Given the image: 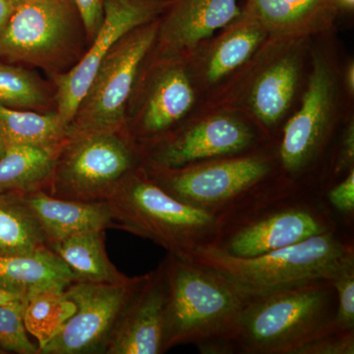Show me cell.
<instances>
[{
  "label": "cell",
  "instance_id": "38",
  "mask_svg": "<svg viewBox=\"0 0 354 354\" xmlns=\"http://www.w3.org/2000/svg\"><path fill=\"white\" fill-rule=\"evenodd\" d=\"M1 353H6V351H3V349H2L1 348H0V354Z\"/></svg>",
  "mask_w": 354,
  "mask_h": 354
},
{
  "label": "cell",
  "instance_id": "35",
  "mask_svg": "<svg viewBox=\"0 0 354 354\" xmlns=\"http://www.w3.org/2000/svg\"><path fill=\"white\" fill-rule=\"evenodd\" d=\"M18 0H0V37L6 31Z\"/></svg>",
  "mask_w": 354,
  "mask_h": 354
},
{
  "label": "cell",
  "instance_id": "8",
  "mask_svg": "<svg viewBox=\"0 0 354 354\" xmlns=\"http://www.w3.org/2000/svg\"><path fill=\"white\" fill-rule=\"evenodd\" d=\"M141 165V151L123 128L68 131L46 193L73 201L108 202L123 179Z\"/></svg>",
  "mask_w": 354,
  "mask_h": 354
},
{
  "label": "cell",
  "instance_id": "3",
  "mask_svg": "<svg viewBox=\"0 0 354 354\" xmlns=\"http://www.w3.org/2000/svg\"><path fill=\"white\" fill-rule=\"evenodd\" d=\"M162 263L167 285L165 353L179 344L232 341L250 295L220 272L174 254Z\"/></svg>",
  "mask_w": 354,
  "mask_h": 354
},
{
  "label": "cell",
  "instance_id": "32",
  "mask_svg": "<svg viewBox=\"0 0 354 354\" xmlns=\"http://www.w3.org/2000/svg\"><path fill=\"white\" fill-rule=\"evenodd\" d=\"M354 127L353 123L349 124L342 135L341 146L339 153L333 167L332 181L330 186L339 183L348 174L351 169H354ZM329 187V188H330Z\"/></svg>",
  "mask_w": 354,
  "mask_h": 354
},
{
  "label": "cell",
  "instance_id": "21",
  "mask_svg": "<svg viewBox=\"0 0 354 354\" xmlns=\"http://www.w3.org/2000/svg\"><path fill=\"white\" fill-rule=\"evenodd\" d=\"M59 148L30 145L4 148L0 153V193L46 192Z\"/></svg>",
  "mask_w": 354,
  "mask_h": 354
},
{
  "label": "cell",
  "instance_id": "33",
  "mask_svg": "<svg viewBox=\"0 0 354 354\" xmlns=\"http://www.w3.org/2000/svg\"><path fill=\"white\" fill-rule=\"evenodd\" d=\"M85 25L88 41H93L104 19V0H73Z\"/></svg>",
  "mask_w": 354,
  "mask_h": 354
},
{
  "label": "cell",
  "instance_id": "14",
  "mask_svg": "<svg viewBox=\"0 0 354 354\" xmlns=\"http://www.w3.org/2000/svg\"><path fill=\"white\" fill-rule=\"evenodd\" d=\"M333 100L332 74L318 60L310 76L301 106L286 122L277 150L281 171L297 185L304 172L311 169L322 153L329 137Z\"/></svg>",
  "mask_w": 354,
  "mask_h": 354
},
{
  "label": "cell",
  "instance_id": "31",
  "mask_svg": "<svg viewBox=\"0 0 354 354\" xmlns=\"http://www.w3.org/2000/svg\"><path fill=\"white\" fill-rule=\"evenodd\" d=\"M354 330H335L301 346L295 354H353Z\"/></svg>",
  "mask_w": 354,
  "mask_h": 354
},
{
  "label": "cell",
  "instance_id": "4",
  "mask_svg": "<svg viewBox=\"0 0 354 354\" xmlns=\"http://www.w3.org/2000/svg\"><path fill=\"white\" fill-rule=\"evenodd\" d=\"M187 260L220 272L248 295H258L312 279L337 278L354 266L353 230L339 228L251 258L232 257L207 247Z\"/></svg>",
  "mask_w": 354,
  "mask_h": 354
},
{
  "label": "cell",
  "instance_id": "1",
  "mask_svg": "<svg viewBox=\"0 0 354 354\" xmlns=\"http://www.w3.org/2000/svg\"><path fill=\"white\" fill-rule=\"evenodd\" d=\"M146 171L172 197L215 216L221 223L304 188L281 171L278 152L260 149L180 169Z\"/></svg>",
  "mask_w": 354,
  "mask_h": 354
},
{
  "label": "cell",
  "instance_id": "19",
  "mask_svg": "<svg viewBox=\"0 0 354 354\" xmlns=\"http://www.w3.org/2000/svg\"><path fill=\"white\" fill-rule=\"evenodd\" d=\"M268 35L269 32L259 20L242 11L209 48L203 66L205 81L209 84L218 82L245 64Z\"/></svg>",
  "mask_w": 354,
  "mask_h": 354
},
{
  "label": "cell",
  "instance_id": "7",
  "mask_svg": "<svg viewBox=\"0 0 354 354\" xmlns=\"http://www.w3.org/2000/svg\"><path fill=\"white\" fill-rule=\"evenodd\" d=\"M342 227L322 193L298 188L223 221L214 247L232 257H256Z\"/></svg>",
  "mask_w": 354,
  "mask_h": 354
},
{
  "label": "cell",
  "instance_id": "22",
  "mask_svg": "<svg viewBox=\"0 0 354 354\" xmlns=\"http://www.w3.org/2000/svg\"><path fill=\"white\" fill-rule=\"evenodd\" d=\"M0 104L36 113H57V88L36 69L0 59Z\"/></svg>",
  "mask_w": 354,
  "mask_h": 354
},
{
  "label": "cell",
  "instance_id": "13",
  "mask_svg": "<svg viewBox=\"0 0 354 354\" xmlns=\"http://www.w3.org/2000/svg\"><path fill=\"white\" fill-rule=\"evenodd\" d=\"M171 0H104V19L87 51L70 71L50 80L57 88V114L69 127L102 60L124 35L158 19Z\"/></svg>",
  "mask_w": 354,
  "mask_h": 354
},
{
  "label": "cell",
  "instance_id": "12",
  "mask_svg": "<svg viewBox=\"0 0 354 354\" xmlns=\"http://www.w3.org/2000/svg\"><path fill=\"white\" fill-rule=\"evenodd\" d=\"M258 136L232 115L209 116L183 123L155 143L141 149L146 171L174 169L258 150Z\"/></svg>",
  "mask_w": 354,
  "mask_h": 354
},
{
  "label": "cell",
  "instance_id": "5",
  "mask_svg": "<svg viewBox=\"0 0 354 354\" xmlns=\"http://www.w3.org/2000/svg\"><path fill=\"white\" fill-rule=\"evenodd\" d=\"M108 202L116 228L150 239L181 259L218 241L220 218L172 197L142 165L123 179Z\"/></svg>",
  "mask_w": 354,
  "mask_h": 354
},
{
  "label": "cell",
  "instance_id": "37",
  "mask_svg": "<svg viewBox=\"0 0 354 354\" xmlns=\"http://www.w3.org/2000/svg\"><path fill=\"white\" fill-rule=\"evenodd\" d=\"M334 1L346 8H353L354 4V0H334Z\"/></svg>",
  "mask_w": 354,
  "mask_h": 354
},
{
  "label": "cell",
  "instance_id": "9",
  "mask_svg": "<svg viewBox=\"0 0 354 354\" xmlns=\"http://www.w3.org/2000/svg\"><path fill=\"white\" fill-rule=\"evenodd\" d=\"M195 99L188 59L149 53L128 102L123 130L140 150L146 148L185 123Z\"/></svg>",
  "mask_w": 354,
  "mask_h": 354
},
{
  "label": "cell",
  "instance_id": "25",
  "mask_svg": "<svg viewBox=\"0 0 354 354\" xmlns=\"http://www.w3.org/2000/svg\"><path fill=\"white\" fill-rule=\"evenodd\" d=\"M46 248L48 239L24 196L0 193V254L18 255Z\"/></svg>",
  "mask_w": 354,
  "mask_h": 354
},
{
  "label": "cell",
  "instance_id": "28",
  "mask_svg": "<svg viewBox=\"0 0 354 354\" xmlns=\"http://www.w3.org/2000/svg\"><path fill=\"white\" fill-rule=\"evenodd\" d=\"M0 348L19 354H39L23 323L22 310L0 306Z\"/></svg>",
  "mask_w": 354,
  "mask_h": 354
},
{
  "label": "cell",
  "instance_id": "27",
  "mask_svg": "<svg viewBox=\"0 0 354 354\" xmlns=\"http://www.w3.org/2000/svg\"><path fill=\"white\" fill-rule=\"evenodd\" d=\"M323 0H247L245 11L269 34L290 35L304 30L319 13Z\"/></svg>",
  "mask_w": 354,
  "mask_h": 354
},
{
  "label": "cell",
  "instance_id": "16",
  "mask_svg": "<svg viewBox=\"0 0 354 354\" xmlns=\"http://www.w3.org/2000/svg\"><path fill=\"white\" fill-rule=\"evenodd\" d=\"M167 285L165 268L148 272L121 314L104 354L165 353Z\"/></svg>",
  "mask_w": 354,
  "mask_h": 354
},
{
  "label": "cell",
  "instance_id": "18",
  "mask_svg": "<svg viewBox=\"0 0 354 354\" xmlns=\"http://www.w3.org/2000/svg\"><path fill=\"white\" fill-rule=\"evenodd\" d=\"M76 281L68 266L50 248L1 255L0 288L30 297L48 290H64Z\"/></svg>",
  "mask_w": 354,
  "mask_h": 354
},
{
  "label": "cell",
  "instance_id": "10",
  "mask_svg": "<svg viewBox=\"0 0 354 354\" xmlns=\"http://www.w3.org/2000/svg\"><path fill=\"white\" fill-rule=\"evenodd\" d=\"M158 19L135 28L114 44L79 102L68 131L123 127L140 67L157 38Z\"/></svg>",
  "mask_w": 354,
  "mask_h": 354
},
{
  "label": "cell",
  "instance_id": "30",
  "mask_svg": "<svg viewBox=\"0 0 354 354\" xmlns=\"http://www.w3.org/2000/svg\"><path fill=\"white\" fill-rule=\"evenodd\" d=\"M333 283L337 298L335 329L354 330V266L342 272Z\"/></svg>",
  "mask_w": 354,
  "mask_h": 354
},
{
  "label": "cell",
  "instance_id": "11",
  "mask_svg": "<svg viewBox=\"0 0 354 354\" xmlns=\"http://www.w3.org/2000/svg\"><path fill=\"white\" fill-rule=\"evenodd\" d=\"M122 283L74 281L64 291L76 311L39 354H104L121 314L143 281Z\"/></svg>",
  "mask_w": 354,
  "mask_h": 354
},
{
  "label": "cell",
  "instance_id": "6",
  "mask_svg": "<svg viewBox=\"0 0 354 354\" xmlns=\"http://www.w3.org/2000/svg\"><path fill=\"white\" fill-rule=\"evenodd\" d=\"M88 44L73 0H18L0 37V59L51 79L73 68Z\"/></svg>",
  "mask_w": 354,
  "mask_h": 354
},
{
  "label": "cell",
  "instance_id": "23",
  "mask_svg": "<svg viewBox=\"0 0 354 354\" xmlns=\"http://www.w3.org/2000/svg\"><path fill=\"white\" fill-rule=\"evenodd\" d=\"M68 134V128L57 113L21 111L0 104V153L12 145L57 149Z\"/></svg>",
  "mask_w": 354,
  "mask_h": 354
},
{
  "label": "cell",
  "instance_id": "17",
  "mask_svg": "<svg viewBox=\"0 0 354 354\" xmlns=\"http://www.w3.org/2000/svg\"><path fill=\"white\" fill-rule=\"evenodd\" d=\"M23 196L38 220L50 246L70 235L116 228L109 202L73 201L51 196L44 191Z\"/></svg>",
  "mask_w": 354,
  "mask_h": 354
},
{
  "label": "cell",
  "instance_id": "36",
  "mask_svg": "<svg viewBox=\"0 0 354 354\" xmlns=\"http://www.w3.org/2000/svg\"><path fill=\"white\" fill-rule=\"evenodd\" d=\"M346 81H348V86L349 91L353 92L354 90V66L353 64H351L348 67V74H346Z\"/></svg>",
  "mask_w": 354,
  "mask_h": 354
},
{
  "label": "cell",
  "instance_id": "26",
  "mask_svg": "<svg viewBox=\"0 0 354 354\" xmlns=\"http://www.w3.org/2000/svg\"><path fill=\"white\" fill-rule=\"evenodd\" d=\"M76 311V305L64 290H48L30 297L23 311L28 334L36 339L39 353L59 334Z\"/></svg>",
  "mask_w": 354,
  "mask_h": 354
},
{
  "label": "cell",
  "instance_id": "34",
  "mask_svg": "<svg viewBox=\"0 0 354 354\" xmlns=\"http://www.w3.org/2000/svg\"><path fill=\"white\" fill-rule=\"evenodd\" d=\"M27 302L28 298L24 295L0 288V306L11 307L24 311Z\"/></svg>",
  "mask_w": 354,
  "mask_h": 354
},
{
  "label": "cell",
  "instance_id": "24",
  "mask_svg": "<svg viewBox=\"0 0 354 354\" xmlns=\"http://www.w3.org/2000/svg\"><path fill=\"white\" fill-rule=\"evenodd\" d=\"M298 64L295 57L277 60L261 74L250 94V106L258 120L272 127L290 109L297 90Z\"/></svg>",
  "mask_w": 354,
  "mask_h": 354
},
{
  "label": "cell",
  "instance_id": "29",
  "mask_svg": "<svg viewBox=\"0 0 354 354\" xmlns=\"http://www.w3.org/2000/svg\"><path fill=\"white\" fill-rule=\"evenodd\" d=\"M324 198L344 227H353L354 169L324 192Z\"/></svg>",
  "mask_w": 354,
  "mask_h": 354
},
{
  "label": "cell",
  "instance_id": "15",
  "mask_svg": "<svg viewBox=\"0 0 354 354\" xmlns=\"http://www.w3.org/2000/svg\"><path fill=\"white\" fill-rule=\"evenodd\" d=\"M242 13L236 0H171L158 19L151 55L189 59L199 44Z\"/></svg>",
  "mask_w": 354,
  "mask_h": 354
},
{
  "label": "cell",
  "instance_id": "20",
  "mask_svg": "<svg viewBox=\"0 0 354 354\" xmlns=\"http://www.w3.org/2000/svg\"><path fill=\"white\" fill-rule=\"evenodd\" d=\"M104 232L106 230H90L70 235L50 247L68 266L76 281L127 283L131 278L122 274L109 260L104 244Z\"/></svg>",
  "mask_w": 354,
  "mask_h": 354
},
{
  "label": "cell",
  "instance_id": "2",
  "mask_svg": "<svg viewBox=\"0 0 354 354\" xmlns=\"http://www.w3.org/2000/svg\"><path fill=\"white\" fill-rule=\"evenodd\" d=\"M333 279H317L250 295L232 342L236 354H295L335 329Z\"/></svg>",
  "mask_w": 354,
  "mask_h": 354
}]
</instances>
